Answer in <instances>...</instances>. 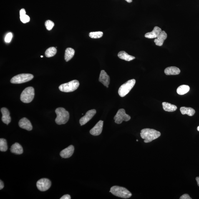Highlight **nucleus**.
Returning <instances> with one entry per match:
<instances>
[{
    "label": "nucleus",
    "instance_id": "1",
    "mask_svg": "<svg viewBox=\"0 0 199 199\" xmlns=\"http://www.w3.org/2000/svg\"><path fill=\"white\" fill-rule=\"evenodd\" d=\"M140 135L142 138L144 139V142L149 143L158 138L160 137L161 133L155 129L145 128L141 131Z\"/></svg>",
    "mask_w": 199,
    "mask_h": 199
},
{
    "label": "nucleus",
    "instance_id": "2",
    "mask_svg": "<svg viewBox=\"0 0 199 199\" xmlns=\"http://www.w3.org/2000/svg\"><path fill=\"white\" fill-rule=\"evenodd\" d=\"M57 115L55 121L58 125H62L66 123L69 118V114L68 111L63 108H58L55 110Z\"/></svg>",
    "mask_w": 199,
    "mask_h": 199
},
{
    "label": "nucleus",
    "instance_id": "3",
    "mask_svg": "<svg viewBox=\"0 0 199 199\" xmlns=\"http://www.w3.org/2000/svg\"><path fill=\"white\" fill-rule=\"evenodd\" d=\"M109 192L116 196L123 198H128L132 195L131 193L124 187L114 186L111 187Z\"/></svg>",
    "mask_w": 199,
    "mask_h": 199
},
{
    "label": "nucleus",
    "instance_id": "4",
    "mask_svg": "<svg viewBox=\"0 0 199 199\" xmlns=\"http://www.w3.org/2000/svg\"><path fill=\"white\" fill-rule=\"evenodd\" d=\"M34 89L32 87L26 88L23 91L21 95V102L28 103L32 102L34 97Z\"/></svg>",
    "mask_w": 199,
    "mask_h": 199
},
{
    "label": "nucleus",
    "instance_id": "5",
    "mask_svg": "<svg viewBox=\"0 0 199 199\" xmlns=\"http://www.w3.org/2000/svg\"><path fill=\"white\" fill-rule=\"evenodd\" d=\"M135 83V80L132 79L122 84L118 90V93L119 96L121 97H124L127 95L134 87Z\"/></svg>",
    "mask_w": 199,
    "mask_h": 199
},
{
    "label": "nucleus",
    "instance_id": "6",
    "mask_svg": "<svg viewBox=\"0 0 199 199\" xmlns=\"http://www.w3.org/2000/svg\"><path fill=\"white\" fill-rule=\"evenodd\" d=\"M79 83L77 80H73L65 84H61L59 86V90L64 92H74L78 88Z\"/></svg>",
    "mask_w": 199,
    "mask_h": 199
},
{
    "label": "nucleus",
    "instance_id": "7",
    "mask_svg": "<svg viewBox=\"0 0 199 199\" xmlns=\"http://www.w3.org/2000/svg\"><path fill=\"white\" fill-rule=\"evenodd\" d=\"M34 77L32 74H23L14 76L11 79V82L13 84H21L29 82Z\"/></svg>",
    "mask_w": 199,
    "mask_h": 199
},
{
    "label": "nucleus",
    "instance_id": "8",
    "mask_svg": "<svg viewBox=\"0 0 199 199\" xmlns=\"http://www.w3.org/2000/svg\"><path fill=\"white\" fill-rule=\"evenodd\" d=\"M114 119L116 124H121L123 121L128 122L130 120L131 117L126 114L125 109H119Z\"/></svg>",
    "mask_w": 199,
    "mask_h": 199
},
{
    "label": "nucleus",
    "instance_id": "9",
    "mask_svg": "<svg viewBox=\"0 0 199 199\" xmlns=\"http://www.w3.org/2000/svg\"><path fill=\"white\" fill-rule=\"evenodd\" d=\"M51 185V182L47 178L40 179L36 182V187L41 191H45L49 190L50 188Z\"/></svg>",
    "mask_w": 199,
    "mask_h": 199
},
{
    "label": "nucleus",
    "instance_id": "10",
    "mask_svg": "<svg viewBox=\"0 0 199 199\" xmlns=\"http://www.w3.org/2000/svg\"><path fill=\"white\" fill-rule=\"evenodd\" d=\"M96 113V109H93L89 110L86 112L85 115L81 118L80 119L79 122L81 126L85 125L95 115Z\"/></svg>",
    "mask_w": 199,
    "mask_h": 199
},
{
    "label": "nucleus",
    "instance_id": "11",
    "mask_svg": "<svg viewBox=\"0 0 199 199\" xmlns=\"http://www.w3.org/2000/svg\"><path fill=\"white\" fill-rule=\"evenodd\" d=\"M103 122L102 121H100L97 124L94 126L93 128L90 131V133L93 136H98L102 133L103 130Z\"/></svg>",
    "mask_w": 199,
    "mask_h": 199
},
{
    "label": "nucleus",
    "instance_id": "12",
    "mask_svg": "<svg viewBox=\"0 0 199 199\" xmlns=\"http://www.w3.org/2000/svg\"><path fill=\"white\" fill-rule=\"evenodd\" d=\"M100 82L102 83L104 86L107 88L109 87V85L110 83V78L105 71L102 70L101 71L99 78Z\"/></svg>",
    "mask_w": 199,
    "mask_h": 199
},
{
    "label": "nucleus",
    "instance_id": "13",
    "mask_svg": "<svg viewBox=\"0 0 199 199\" xmlns=\"http://www.w3.org/2000/svg\"><path fill=\"white\" fill-rule=\"evenodd\" d=\"M74 151V147L72 145L66 147L61 151L60 155L62 158H68L73 155Z\"/></svg>",
    "mask_w": 199,
    "mask_h": 199
},
{
    "label": "nucleus",
    "instance_id": "14",
    "mask_svg": "<svg viewBox=\"0 0 199 199\" xmlns=\"http://www.w3.org/2000/svg\"><path fill=\"white\" fill-rule=\"evenodd\" d=\"M19 127L21 128L30 131L32 130L33 127L30 121L26 118H23L20 120L19 122Z\"/></svg>",
    "mask_w": 199,
    "mask_h": 199
},
{
    "label": "nucleus",
    "instance_id": "15",
    "mask_svg": "<svg viewBox=\"0 0 199 199\" xmlns=\"http://www.w3.org/2000/svg\"><path fill=\"white\" fill-rule=\"evenodd\" d=\"M1 112L2 114V120L5 124L8 125L11 122V117L10 116V112L7 109L3 107L1 109Z\"/></svg>",
    "mask_w": 199,
    "mask_h": 199
},
{
    "label": "nucleus",
    "instance_id": "16",
    "mask_svg": "<svg viewBox=\"0 0 199 199\" xmlns=\"http://www.w3.org/2000/svg\"><path fill=\"white\" fill-rule=\"evenodd\" d=\"M162 31V30L160 27L157 26H156L154 28V29L151 32H148L146 33L145 36L146 38L148 39H154L158 37L159 35Z\"/></svg>",
    "mask_w": 199,
    "mask_h": 199
},
{
    "label": "nucleus",
    "instance_id": "17",
    "mask_svg": "<svg viewBox=\"0 0 199 199\" xmlns=\"http://www.w3.org/2000/svg\"><path fill=\"white\" fill-rule=\"evenodd\" d=\"M167 34L165 31H162L160 34L157 38L154 40L156 45L159 46H161L163 45L164 41L167 39Z\"/></svg>",
    "mask_w": 199,
    "mask_h": 199
},
{
    "label": "nucleus",
    "instance_id": "18",
    "mask_svg": "<svg viewBox=\"0 0 199 199\" xmlns=\"http://www.w3.org/2000/svg\"><path fill=\"white\" fill-rule=\"evenodd\" d=\"M165 73L167 75H177L180 74V70L175 66H170L166 68Z\"/></svg>",
    "mask_w": 199,
    "mask_h": 199
},
{
    "label": "nucleus",
    "instance_id": "19",
    "mask_svg": "<svg viewBox=\"0 0 199 199\" xmlns=\"http://www.w3.org/2000/svg\"><path fill=\"white\" fill-rule=\"evenodd\" d=\"M11 151L17 155H21L23 152V147L18 143H15L11 146Z\"/></svg>",
    "mask_w": 199,
    "mask_h": 199
},
{
    "label": "nucleus",
    "instance_id": "20",
    "mask_svg": "<svg viewBox=\"0 0 199 199\" xmlns=\"http://www.w3.org/2000/svg\"><path fill=\"white\" fill-rule=\"evenodd\" d=\"M118 56L119 58L127 61H130L135 58V57L129 55L124 51L119 52L118 54Z\"/></svg>",
    "mask_w": 199,
    "mask_h": 199
},
{
    "label": "nucleus",
    "instance_id": "21",
    "mask_svg": "<svg viewBox=\"0 0 199 199\" xmlns=\"http://www.w3.org/2000/svg\"><path fill=\"white\" fill-rule=\"evenodd\" d=\"M163 107L164 110L166 112H173L177 110L176 106L169 103L164 102L162 103Z\"/></svg>",
    "mask_w": 199,
    "mask_h": 199
},
{
    "label": "nucleus",
    "instance_id": "22",
    "mask_svg": "<svg viewBox=\"0 0 199 199\" xmlns=\"http://www.w3.org/2000/svg\"><path fill=\"white\" fill-rule=\"evenodd\" d=\"M180 111L182 115L187 114L190 116H193L195 112L194 109L191 107H182L180 108Z\"/></svg>",
    "mask_w": 199,
    "mask_h": 199
},
{
    "label": "nucleus",
    "instance_id": "23",
    "mask_svg": "<svg viewBox=\"0 0 199 199\" xmlns=\"http://www.w3.org/2000/svg\"><path fill=\"white\" fill-rule=\"evenodd\" d=\"M75 51L74 49L71 48H68L66 49L65 54V59L66 62H68L72 58L74 55Z\"/></svg>",
    "mask_w": 199,
    "mask_h": 199
},
{
    "label": "nucleus",
    "instance_id": "24",
    "mask_svg": "<svg viewBox=\"0 0 199 199\" xmlns=\"http://www.w3.org/2000/svg\"><path fill=\"white\" fill-rule=\"evenodd\" d=\"M190 87L187 85H182L179 86L177 90V92L179 95H184L190 90Z\"/></svg>",
    "mask_w": 199,
    "mask_h": 199
},
{
    "label": "nucleus",
    "instance_id": "25",
    "mask_svg": "<svg viewBox=\"0 0 199 199\" xmlns=\"http://www.w3.org/2000/svg\"><path fill=\"white\" fill-rule=\"evenodd\" d=\"M57 50L54 47H51L46 49L45 52V55L46 57H52L56 54Z\"/></svg>",
    "mask_w": 199,
    "mask_h": 199
},
{
    "label": "nucleus",
    "instance_id": "26",
    "mask_svg": "<svg viewBox=\"0 0 199 199\" xmlns=\"http://www.w3.org/2000/svg\"><path fill=\"white\" fill-rule=\"evenodd\" d=\"M8 150L7 142L5 139H0V150L1 152H6Z\"/></svg>",
    "mask_w": 199,
    "mask_h": 199
},
{
    "label": "nucleus",
    "instance_id": "27",
    "mask_svg": "<svg viewBox=\"0 0 199 199\" xmlns=\"http://www.w3.org/2000/svg\"><path fill=\"white\" fill-rule=\"evenodd\" d=\"M103 33L102 31H97V32H92L89 33L90 37L92 39H99L102 37Z\"/></svg>",
    "mask_w": 199,
    "mask_h": 199
},
{
    "label": "nucleus",
    "instance_id": "28",
    "mask_svg": "<svg viewBox=\"0 0 199 199\" xmlns=\"http://www.w3.org/2000/svg\"><path fill=\"white\" fill-rule=\"evenodd\" d=\"M45 26L46 29L48 30H51L54 26V23L50 20H48L45 22Z\"/></svg>",
    "mask_w": 199,
    "mask_h": 199
},
{
    "label": "nucleus",
    "instance_id": "29",
    "mask_svg": "<svg viewBox=\"0 0 199 199\" xmlns=\"http://www.w3.org/2000/svg\"><path fill=\"white\" fill-rule=\"evenodd\" d=\"M20 19H21V22L24 23L29 22L30 21L29 17L26 14L20 16Z\"/></svg>",
    "mask_w": 199,
    "mask_h": 199
},
{
    "label": "nucleus",
    "instance_id": "30",
    "mask_svg": "<svg viewBox=\"0 0 199 199\" xmlns=\"http://www.w3.org/2000/svg\"><path fill=\"white\" fill-rule=\"evenodd\" d=\"M12 34L11 33H8L6 35L5 38V41L7 43H9L11 42V39L12 38Z\"/></svg>",
    "mask_w": 199,
    "mask_h": 199
},
{
    "label": "nucleus",
    "instance_id": "31",
    "mask_svg": "<svg viewBox=\"0 0 199 199\" xmlns=\"http://www.w3.org/2000/svg\"><path fill=\"white\" fill-rule=\"evenodd\" d=\"M180 199H191L190 196L187 194H185L182 196L180 198Z\"/></svg>",
    "mask_w": 199,
    "mask_h": 199
},
{
    "label": "nucleus",
    "instance_id": "32",
    "mask_svg": "<svg viewBox=\"0 0 199 199\" xmlns=\"http://www.w3.org/2000/svg\"><path fill=\"white\" fill-rule=\"evenodd\" d=\"M26 14V11L24 9H21L20 11V16H22Z\"/></svg>",
    "mask_w": 199,
    "mask_h": 199
},
{
    "label": "nucleus",
    "instance_id": "33",
    "mask_svg": "<svg viewBox=\"0 0 199 199\" xmlns=\"http://www.w3.org/2000/svg\"><path fill=\"white\" fill-rule=\"evenodd\" d=\"M71 197L70 195L68 194H66L60 198V199H71Z\"/></svg>",
    "mask_w": 199,
    "mask_h": 199
},
{
    "label": "nucleus",
    "instance_id": "34",
    "mask_svg": "<svg viewBox=\"0 0 199 199\" xmlns=\"http://www.w3.org/2000/svg\"><path fill=\"white\" fill-rule=\"evenodd\" d=\"M4 184L2 181V180L0 181V190H1L2 189L4 188Z\"/></svg>",
    "mask_w": 199,
    "mask_h": 199
},
{
    "label": "nucleus",
    "instance_id": "35",
    "mask_svg": "<svg viewBox=\"0 0 199 199\" xmlns=\"http://www.w3.org/2000/svg\"><path fill=\"white\" fill-rule=\"evenodd\" d=\"M196 180L197 184H198V185L199 186V177H197L196 178Z\"/></svg>",
    "mask_w": 199,
    "mask_h": 199
},
{
    "label": "nucleus",
    "instance_id": "36",
    "mask_svg": "<svg viewBox=\"0 0 199 199\" xmlns=\"http://www.w3.org/2000/svg\"><path fill=\"white\" fill-rule=\"evenodd\" d=\"M125 1L129 3H131L132 2V0H125Z\"/></svg>",
    "mask_w": 199,
    "mask_h": 199
},
{
    "label": "nucleus",
    "instance_id": "37",
    "mask_svg": "<svg viewBox=\"0 0 199 199\" xmlns=\"http://www.w3.org/2000/svg\"><path fill=\"white\" fill-rule=\"evenodd\" d=\"M197 130H198V131H199V126H198V127H197Z\"/></svg>",
    "mask_w": 199,
    "mask_h": 199
},
{
    "label": "nucleus",
    "instance_id": "38",
    "mask_svg": "<svg viewBox=\"0 0 199 199\" xmlns=\"http://www.w3.org/2000/svg\"><path fill=\"white\" fill-rule=\"evenodd\" d=\"M41 58H43V56H41Z\"/></svg>",
    "mask_w": 199,
    "mask_h": 199
},
{
    "label": "nucleus",
    "instance_id": "39",
    "mask_svg": "<svg viewBox=\"0 0 199 199\" xmlns=\"http://www.w3.org/2000/svg\"><path fill=\"white\" fill-rule=\"evenodd\" d=\"M137 141H138V140H137Z\"/></svg>",
    "mask_w": 199,
    "mask_h": 199
}]
</instances>
